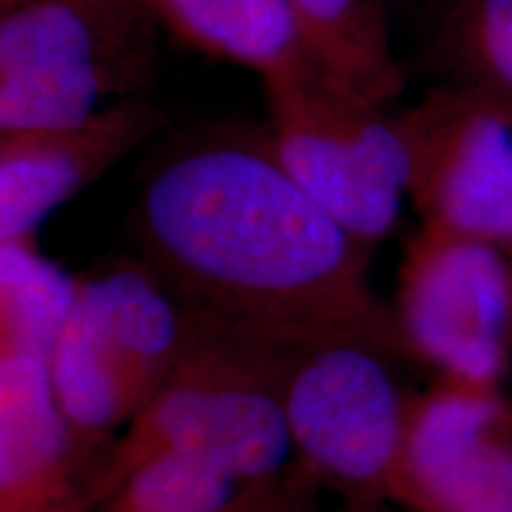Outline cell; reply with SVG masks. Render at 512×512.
<instances>
[{
    "label": "cell",
    "mask_w": 512,
    "mask_h": 512,
    "mask_svg": "<svg viewBox=\"0 0 512 512\" xmlns=\"http://www.w3.org/2000/svg\"><path fill=\"white\" fill-rule=\"evenodd\" d=\"M145 266L185 309L238 335H354L408 356L373 292L370 247L287 174L268 136L183 147L136 204Z\"/></svg>",
    "instance_id": "cell-1"
},
{
    "label": "cell",
    "mask_w": 512,
    "mask_h": 512,
    "mask_svg": "<svg viewBox=\"0 0 512 512\" xmlns=\"http://www.w3.org/2000/svg\"><path fill=\"white\" fill-rule=\"evenodd\" d=\"M190 316L192 337L181 363L128 422L83 503L107 498L133 467L159 453L204 460L252 489L306 477L259 342Z\"/></svg>",
    "instance_id": "cell-2"
},
{
    "label": "cell",
    "mask_w": 512,
    "mask_h": 512,
    "mask_svg": "<svg viewBox=\"0 0 512 512\" xmlns=\"http://www.w3.org/2000/svg\"><path fill=\"white\" fill-rule=\"evenodd\" d=\"M256 342L306 477L363 503L394 498L411 406L389 366L401 351L354 335Z\"/></svg>",
    "instance_id": "cell-3"
},
{
    "label": "cell",
    "mask_w": 512,
    "mask_h": 512,
    "mask_svg": "<svg viewBox=\"0 0 512 512\" xmlns=\"http://www.w3.org/2000/svg\"><path fill=\"white\" fill-rule=\"evenodd\" d=\"M268 138L287 174L366 247L399 223L411 197L413 150L403 119L309 55L261 76Z\"/></svg>",
    "instance_id": "cell-4"
},
{
    "label": "cell",
    "mask_w": 512,
    "mask_h": 512,
    "mask_svg": "<svg viewBox=\"0 0 512 512\" xmlns=\"http://www.w3.org/2000/svg\"><path fill=\"white\" fill-rule=\"evenodd\" d=\"M190 337V311L145 264L110 266L79 280L48 366L83 467L102 439L155 399Z\"/></svg>",
    "instance_id": "cell-5"
},
{
    "label": "cell",
    "mask_w": 512,
    "mask_h": 512,
    "mask_svg": "<svg viewBox=\"0 0 512 512\" xmlns=\"http://www.w3.org/2000/svg\"><path fill=\"white\" fill-rule=\"evenodd\" d=\"M394 316L408 356L441 380L501 387L512 370V256L425 223L403 256Z\"/></svg>",
    "instance_id": "cell-6"
},
{
    "label": "cell",
    "mask_w": 512,
    "mask_h": 512,
    "mask_svg": "<svg viewBox=\"0 0 512 512\" xmlns=\"http://www.w3.org/2000/svg\"><path fill=\"white\" fill-rule=\"evenodd\" d=\"M128 38L72 0H31L0 17V133L91 119L136 62Z\"/></svg>",
    "instance_id": "cell-7"
},
{
    "label": "cell",
    "mask_w": 512,
    "mask_h": 512,
    "mask_svg": "<svg viewBox=\"0 0 512 512\" xmlns=\"http://www.w3.org/2000/svg\"><path fill=\"white\" fill-rule=\"evenodd\" d=\"M411 200L430 226L512 256V102L491 93H439L406 114Z\"/></svg>",
    "instance_id": "cell-8"
},
{
    "label": "cell",
    "mask_w": 512,
    "mask_h": 512,
    "mask_svg": "<svg viewBox=\"0 0 512 512\" xmlns=\"http://www.w3.org/2000/svg\"><path fill=\"white\" fill-rule=\"evenodd\" d=\"M394 498L418 512H512V401L441 380L411 399Z\"/></svg>",
    "instance_id": "cell-9"
},
{
    "label": "cell",
    "mask_w": 512,
    "mask_h": 512,
    "mask_svg": "<svg viewBox=\"0 0 512 512\" xmlns=\"http://www.w3.org/2000/svg\"><path fill=\"white\" fill-rule=\"evenodd\" d=\"M164 114L121 100L76 126L0 133V242L34 240L57 207L155 133Z\"/></svg>",
    "instance_id": "cell-10"
},
{
    "label": "cell",
    "mask_w": 512,
    "mask_h": 512,
    "mask_svg": "<svg viewBox=\"0 0 512 512\" xmlns=\"http://www.w3.org/2000/svg\"><path fill=\"white\" fill-rule=\"evenodd\" d=\"M81 470L46 358L0 354V512H76Z\"/></svg>",
    "instance_id": "cell-11"
},
{
    "label": "cell",
    "mask_w": 512,
    "mask_h": 512,
    "mask_svg": "<svg viewBox=\"0 0 512 512\" xmlns=\"http://www.w3.org/2000/svg\"><path fill=\"white\" fill-rule=\"evenodd\" d=\"M178 38L268 76L311 55L287 0H143Z\"/></svg>",
    "instance_id": "cell-12"
},
{
    "label": "cell",
    "mask_w": 512,
    "mask_h": 512,
    "mask_svg": "<svg viewBox=\"0 0 512 512\" xmlns=\"http://www.w3.org/2000/svg\"><path fill=\"white\" fill-rule=\"evenodd\" d=\"M311 55L337 79L375 102L401 88L382 12L375 0H287Z\"/></svg>",
    "instance_id": "cell-13"
},
{
    "label": "cell",
    "mask_w": 512,
    "mask_h": 512,
    "mask_svg": "<svg viewBox=\"0 0 512 512\" xmlns=\"http://www.w3.org/2000/svg\"><path fill=\"white\" fill-rule=\"evenodd\" d=\"M76 292L79 278L46 259L34 240L0 242V354L50 361Z\"/></svg>",
    "instance_id": "cell-14"
},
{
    "label": "cell",
    "mask_w": 512,
    "mask_h": 512,
    "mask_svg": "<svg viewBox=\"0 0 512 512\" xmlns=\"http://www.w3.org/2000/svg\"><path fill=\"white\" fill-rule=\"evenodd\" d=\"M271 489H252L204 460L159 453L121 479L105 512H242Z\"/></svg>",
    "instance_id": "cell-15"
},
{
    "label": "cell",
    "mask_w": 512,
    "mask_h": 512,
    "mask_svg": "<svg viewBox=\"0 0 512 512\" xmlns=\"http://www.w3.org/2000/svg\"><path fill=\"white\" fill-rule=\"evenodd\" d=\"M472 48L501 95L512 98V0H475Z\"/></svg>",
    "instance_id": "cell-16"
},
{
    "label": "cell",
    "mask_w": 512,
    "mask_h": 512,
    "mask_svg": "<svg viewBox=\"0 0 512 512\" xmlns=\"http://www.w3.org/2000/svg\"><path fill=\"white\" fill-rule=\"evenodd\" d=\"M311 479H294L254 498L242 512H316L311 505Z\"/></svg>",
    "instance_id": "cell-17"
},
{
    "label": "cell",
    "mask_w": 512,
    "mask_h": 512,
    "mask_svg": "<svg viewBox=\"0 0 512 512\" xmlns=\"http://www.w3.org/2000/svg\"><path fill=\"white\" fill-rule=\"evenodd\" d=\"M24 3H31V0H0V10H12L17 8V5H24Z\"/></svg>",
    "instance_id": "cell-18"
}]
</instances>
